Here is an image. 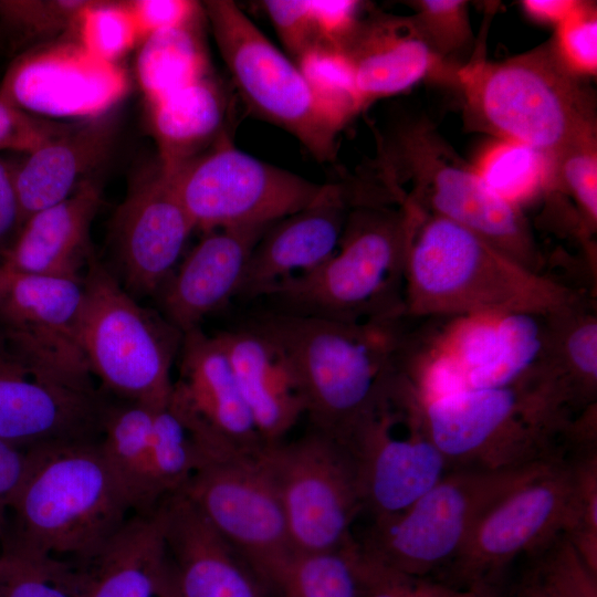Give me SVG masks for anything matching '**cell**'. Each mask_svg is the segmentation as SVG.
Masks as SVG:
<instances>
[{
  "label": "cell",
  "mask_w": 597,
  "mask_h": 597,
  "mask_svg": "<svg viewBox=\"0 0 597 597\" xmlns=\"http://www.w3.org/2000/svg\"><path fill=\"white\" fill-rule=\"evenodd\" d=\"M400 205L407 217V317L557 314L585 298L562 281L519 264L464 227L406 200Z\"/></svg>",
  "instance_id": "1"
},
{
  "label": "cell",
  "mask_w": 597,
  "mask_h": 597,
  "mask_svg": "<svg viewBox=\"0 0 597 597\" xmlns=\"http://www.w3.org/2000/svg\"><path fill=\"white\" fill-rule=\"evenodd\" d=\"M1 553L82 566L134 513L97 440L28 449Z\"/></svg>",
  "instance_id": "2"
},
{
  "label": "cell",
  "mask_w": 597,
  "mask_h": 597,
  "mask_svg": "<svg viewBox=\"0 0 597 597\" xmlns=\"http://www.w3.org/2000/svg\"><path fill=\"white\" fill-rule=\"evenodd\" d=\"M407 318L342 322L272 310L250 324L287 356L312 429L347 447L386 399Z\"/></svg>",
  "instance_id": "3"
},
{
  "label": "cell",
  "mask_w": 597,
  "mask_h": 597,
  "mask_svg": "<svg viewBox=\"0 0 597 597\" xmlns=\"http://www.w3.org/2000/svg\"><path fill=\"white\" fill-rule=\"evenodd\" d=\"M449 470L500 471L558 462L576 450L580 409L556 378L420 401Z\"/></svg>",
  "instance_id": "4"
},
{
  "label": "cell",
  "mask_w": 597,
  "mask_h": 597,
  "mask_svg": "<svg viewBox=\"0 0 597 597\" xmlns=\"http://www.w3.org/2000/svg\"><path fill=\"white\" fill-rule=\"evenodd\" d=\"M406 241L400 203L358 205L331 258L274 285L264 297L274 311L342 322L405 317Z\"/></svg>",
  "instance_id": "5"
},
{
  "label": "cell",
  "mask_w": 597,
  "mask_h": 597,
  "mask_svg": "<svg viewBox=\"0 0 597 597\" xmlns=\"http://www.w3.org/2000/svg\"><path fill=\"white\" fill-rule=\"evenodd\" d=\"M379 180L398 199L470 230L534 272L543 260L522 209L495 195L425 119L400 125L381 147ZM400 200V201H401Z\"/></svg>",
  "instance_id": "6"
},
{
  "label": "cell",
  "mask_w": 597,
  "mask_h": 597,
  "mask_svg": "<svg viewBox=\"0 0 597 597\" xmlns=\"http://www.w3.org/2000/svg\"><path fill=\"white\" fill-rule=\"evenodd\" d=\"M469 119L551 159L596 129L593 101L552 43L502 62L474 61L453 73Z\"/></svg>",
  "instance_id": "7"
},
{
  "label": "cell",
  "mask_w": 597,
  "mask_h": 597,
  "mask_svg": "<svg viewBox=\"0 0 597 597\" xmlns=\"http://www.w3.org/2000/svg\"><path fill=\"white\" fill-rule=\"evenodd\" d=\"M83 286L81 335L93 378L115 400L168 406L184 334L160 313L139 305L96 260Z\"/></svg>",
  "instance_id": "8"
},
{
  "label": "cell",
  "mask_w": 597,
  "mask_h": 597,
  "mask_svg": "<svg viewBox=\"0 0 597 597\" xmlns=\"http://www.w3.org/2000/svg\"><path fill=\"white\" fill-rule=\"evenodd\" d=\"M555 463L500 471L449 470L404 512L373 522L357 544L389 568L428 577L449 566L492 505Z\"/></svg>",
  "instance_id": "9"
},
{
  "label": "cell",
  "mask_w": 597,
  "mask_h": 597,
  "mask_svg": "<svg viewBox=\"0 0 597 597\" xmlns=\"http://www.w3.org/2000/svg\"><path fill=\"white\" fill-rule=\"evenodd\" d=\"M202 6L221 57L247 106L295 137L318 161H332L341 129L294 61L233 1L210 0Z\"/></svg>",
  "instance_id": "10"
},
{
  "label": "cell",
  "mask_w": 597,
  "mask_h": 597,
  "mask_svg": "<svg viewBox=\"0 0 597 597\" xmlns=\"http://www.w3.org/2000/svg\"><path fill=\"white\" fill-rule=\"evenodd\" d=\"M258 457L276 490L295 554L333 551L354 540L350 528L363 504L347 447L312 429L291 442L264 443Z\"/></svg>",
  "instance_id": "11"
},
{
  "label": "cell",
  "mask_w": 597,
  "mask_h": 597,
  "mask_svg": "<svg viewBox=\"0 0 597 597\" xmlns=\"http://www.w3.org/2000/svg\"><path fill=\"white\" fill-rule=\"evenodd\" d=\"M166 175L195 229L203 232L272 224L307 207L324 185L242 151L229 134Z\"/></svg>",
  "instance_id": "12"
},
{
  "label": "cell",
  "mask_w": 597,
  "mask_h": 597,
  "mask_svg": "<svg viewBox=\"0 0 597 597\" xmlns=\"http://www.w3.org/2000/svg\"><path fill=\"white\" fill-rule=\"evenodd\" d=\"M258 453L218 455L179 492L273 593L295 553L276 490Z\"/></svg>",
  "instance_id": "13"
},
{
  "label": "cell",
  "mask_w": 597,
  "mask_h": 597,
  "mask_svg": "<svg viewBox=\"0 0 597 597\" xmlns=\"http://www.w3.org/2000/svg\"><path fill=\"white\" fill-rule=\"evenodd\" d=\"M574 480L568 458L512 490L479 520L446 568L459 588L500 582L516 557L534 555L573 526Z\"/></svg>",
  "instance_id": "14"
},
{
  "label": "cell",
  "mask_w": 597,
  "mask_h": 597,
  "mask_svg": "<svg viewBox=\"0 0 597 597\" xmlns=\"http://www.w3.org/2000/svg\"><path fill=\"white\" fill-rule=\"evenodd\" d=\"M83 280L15 274L0 302V339L36 378L96 391L81 335Z\"/></svg>",
  "instance_id": "15"
},
{
  "label": "cell",
  "mask_w": 597,
  "mask_h": 597,
  "mask_svg": "<svg viewBox=\"0 0 597 597\" xmlns=\"http://www.w3.org/2000/svg\"><path fill=\"white\" fill-rule=\"evenodd\" d=\"M347 448L356 465L363 511L373 522L404 512L449 471L411 394L386 399Z\"/></svg>",
  "instance_id": "16"
},
{
  "label": "cell",
  "mask_w": 597,
  "mask_h": 597,
  "mask_svg": "<svg viewBox=\"0 0 597 597\" xmlns=\"http://www.w3.org/2000/svg\"><path fill=\"white\" fill-rule=\"evenodd\" d=\"M128 88L118 63L93 56L74 39L22 52L6 72L0 96L38 117L82 121L109 113Z\"/></svg>",
  "instance_id": "17"
},
{
  "label": "cell",
  "mask_w": 597,
  "mask_h": 597,
  "mask_svg": "<svg viewBox=\"0 0 597 597\" xmlns=\"http://www.w3.org/2000/svg\"><path fill=\"white\" fill-rule=\"evenodd\" d=\"M555 315L502 312L455 317L444 329L442 347L461 369L465 390L562 380Z\"/></svg>",
  "instance_id": "18"
},
{
  "label": "cell",
  "mask_w": 597,
  "mask_h": 597,
  "mask_svg": "<svg viewBox=\"0 0 597 597\" xmlns=\"http://www.w3.org/2000/svg\"><path fill=\"white\" fill-rule=\"evenodd\" d=\"M195 227L158 161L140 174L117 208L111 248L123 287L156 294L175 270Z\"/></svg>",
  "instance_id": "19"
},
{
  "label": "cell",
  "mask_w": 597,
  "mask_h": 597,
  "mask_svg": "<svg viewBox=\"0 0 597 597\" xmlns=\"http://www.w3.org/2000/svg\"><path fill=\"white\" fill-rule=\"evenodd\" d=\"M368 188L326 182L304 209L272 223L255 244L235 298L264 297L274 285L307 273L336 251L353 208L373 201Z\"/></svg>",
  "instance_id": "20"
},
{
  "label": "cell",
  "mask_w": 597,
  "mask_h": 597,
  "mask_svg": "<svg viewBox=\"0 0 597 597\" xmlns=\"http://www.w3.org/2000/svg\"><path fill=\"white\" fill-rule=\"evenodd\" d=\"M170 407L207 442L256 454L264 444L214 335L201 327L184 334Z\"/></svg>",
  "instance_id": "21"
},
{
  "label": "cell",
  "mask_w": 597,
  "mask_h": 597,
  "mask_svg": "<svg viewBox=\"0 0 597 597\" xmlns=\"http://www.w3.org/2000/svg\"><path fill=\"white\" fill-rule=\"evenodd\" d=\"M106 400L34 377L0 339V440L25 450L97 440Z\"/></svg>",
  "instance_id": "22"
},
{
  "label": "cell",
  "mask_w": 597,
  "mask_h": 597,
  "mask_svg": "<svg viewBox=\"0 0 597 597\" xmlns=\"http://www.w3.org/2000/svg\"><path fill=\"white\" fill-rule=\"evenodd\" d=\"M167 576L163 597H270V590L181 492L159 503Z\"/></svg>",
  "instance_id": "23"
},
{
  "label": "cell",
  "mask_w": 597,
  "mask_h": 597,
  "mask_svg": "<svg viewBox=\"0 0 597 597\" xmlns=\"http://www.w3.org/2000/svg\"><path fill=\"white\" fill-rule=\"evenodd\" d=\"M270 226L205 232L156 292L160 314L182 334L199 328L235 298L250 255Z\"/></svg>",
  "instance_id": "24"
},
{
  "label": "cell",
  "mask_w": 597,
  "mask_h": 597,
  "mask_svg": "<svg viewBox=\"0 0 597 597\" xmlns=\"http://www.w3.org/2000/svg\"><path fill=\"white\" fill-rule=\"evenodd\" d=\"M102 203L100 185L87 179L66 199L30 216L1 264L15 274L83 280L94 260L92 222Z\"/></svg>",
  "instance_id": "25"
},
{
  "label": "cell",
  "mask_w": 597,
  "mask_h": 597,
  "mask_svg": "<svg viewBox=\"0 0 597 597\" xmlns=\"http://www.w3.org/2000/svg\"><path fill=\"white\" fill-rule=\"evenodd\" d=\"M214 337L231 364L263 443L283 440L305 415L303 395L284 350L252 324Z\"/></svg>",
  "instance_id": "26"
},
{
  "label": "cell",
  "mask_w": 597,
  "mask_h": 597,
  "mask_svg": "<svg viewBox=\"0 0 597 597\" xmlns=\"http://www.w3.org/2000/svg\"><path fill=\"white\" fill-rule=\"evenodd\" d=\"M365 108L401 93L443 66L411 15L383 12L362 18L342 49Z\"/></svg>",
  "instance_id": "27"
},
{
  "label": "cell",
  "mask_w": 597,
  "mask_h": 597,
  "mask_svg": "<svg viewBox=\"0 0 597 597\" xmlns=\"http://www.w3.org/2000/svg\"><path fill=\"white\" fill-rule=\"evenodd\" d=\"M117 121L107 114L67 124L55 137L14 163L23 223L71 196L109 157Z\"/></svg>",
  "instance_id": "28"
},
{
  "label": "cell",
  "mask_w": 597,
  "mask_h": 597,
  "mask_svg": "<svg viewBox=\"0 0 597 597\" xmlns=\"http://www.w3.org/2000/svg\"><path fill=\"white\" fill-rule=\"evenodd\" d=\"M75 567L80 597H163L167 556L159 505L133 513L95 557Z\"/></svg>",
  "instance_id": "29"
},
{
  "label": "cell",
  "mask_w": 597,
  "mask_h": 597,
  "mask_svg": "<svg viewBox=\"0 0 597 597\" xmlns=\"http://www.w3.org/2000/svg\"><path fill=\"white\" fill-rule=\"evenodd\" d=\"M229 102L223 85L211 73L147 103L157 161L164 172L177 171L229 134Z\"/></svg>",
  "instance_id": "30"
},
{
  "label": "cell",
  "mask_w": 597,
  "mask_h": 597,
  "mask_svg": "<svg viewBox=\"0 0 597 597\" xmlns=\"http://www.w3.org/2000/svg\"><path fill=\"white\" fill-rule=\"evenodd\" d=\"M205 22L207 19L202 9L190 20L153 33L142 41L136 75L147 103L211 74Z\"/></svg>",
  "instance_id": "31"
},
{
  "label": "cell",
  "mask_w": 597,
  "mask_h": 597,
  "mask_svg": "<svg viewBox=\"0 0 597 597\" xmlns=\"http://www.w3.org/2000/svg\"><path fill=\"white\" fill-rule=\"evenodd\" d=\"M156 409L139 402L107 400L103 412L101 448L122 481L134 513L149 512L147 467Z\"/></svg>",
  "instance_id": "32"
},
{
  "label": "cell",
  "mask_w": 597,
  "mask_h": 597,
  "mask_svg": "<svg viewBox=\"0 0 597 597\" xmlns=\"http://www.w3.org/2000/svg\"><path fill=\"white\" fill-rule=\"evenodd\" d=\"M209 460L208 452L169 405L156 409L147 467L149 511L179 492Z\"/></svg>",
  "instance_id": "33"
},
{
  "label": "cell",
  "mask_w": 597,
  "mask_h": 597,
  "mask_svg": "<svg viewBox=\"0 0 597 597\" xmlns=\"http://www.w3.org/2000/svg\"><path fill=\"white\" fill-rule=\"evenodd\" d=\"M273 594L279 597H363L356 540L333 551L295 554Z\"/></svg>",
  "instance_id": "34"
},
{
  "label": "cell",
  "mask_w": 597,
  "mask_h": 597,
  "mask_svg": "<svg viewBox=\"0 0 597 597\" xmlns=\"http://www.w3.org/2000/svg\"><path fill=\"white\" fill-rule=\"evenodd\" d=\"M473 167L495 195L519 208L553 185L552 159L513 140L489 145Z\"/></svg>",
  "instance_id": "35"
},
{
  "label": "cell",
  "mask_w": 597,
  "mask_h": 597,
  "mask_svg": "<svg viewBox=\"0 0 597 597\" xmlns=\"http://www.w3.org/2000/svg\"><path fill=\"white\" fill-rule=\"evenodd\" d=\"M557 363L562 379L582 408L596 405L597 316L584 298L555 315Z\"/></svg>",
  "instance_id": "36"
},
{
  "label": "cell",
  "mask_w": 597,
  "mask_h": 597,
  "mask_svg": "<svg viewBox=\"0 0 597 597\" xmlns=\"http://www.w3.org/2000/svg\"><path fill=\"white\" fill-rule=\"evenodd\" d=\"M316 100L342 130L365 106L342 50L313 45L294 60Z\"/></svg>",
  "instance_id": "37"
},
{
  "label": "cell",
  "mask_w": 597,
  "mask_h": 597,
  "mask_svg": "<svg viewBox=\"0 0 597 597\" xmlns=\"http://www.w3.org/2000/svg\"><path fill=\"white\" fill-rule=\"evenodd\" d=\"M88 0H0V34L14 48L48 43L75 32Z\"/></svg>",
  "instance_id": "38"
},
{
  "label": "cell",
  "mask_w": 597,
  "mask_h": 597,
  "mask_svg": "<svg viewBox=\"0 0 597 597\" xmlns=\"http://www.w3.org/2000/svg\"><path fill=\"white\" fill-rule=\"evenodd\" d=\"M74 39L93 56L118 63L140 42L127 1L88 0L77 19Z\"/></svg>",
  "instance_id": "39"
},
{
  "label": "cell",
  "mask_w": 597,
  "mask_h": 597,
  "mask_svg": "<svg viewBox=\"0 0 597 597\" xmlns=\"http://www.w3.org/2000/svg\"><path fill=\"white\" fill-rule=\"evenodd\" d=\"M0 597H80L76 567L0 552Z\"/></svg>",
  "instance_id": "40"
},
{
  "label": "cell",
  "mask_w": 597,
  "mask_h": 597,
  "mask_svg": "<svg viewBox=\"0 0 597 597\" xmlns=\"http://www.w3.org/2000/svg\"><path fill=\"white\" fill-rule=\"evenodd\" d=\"M553 185L558 184L575 200L583 228L595 231L597 224V143L591 129L552 157Z\"/></svg>",
  "instance_id": "41"
},
{
  "label": "cell",
  "mask_w": 597,
  "mask_h": 597,
  "mask_svg": "<svg viewBox=\"0 0 597 597\" xmlns=\"http://www.w3.org/2000/svg\"><path fill=\"white\" fill-rule=\"evenodd\" d=\"M575 493V515L568 538L597 575V449H582L568 457Z\"/></svg>",
  "instance_id": "42"
},
{
  "label": "cell",
  "mask_w": 597,
  "mask_h": 597,
  "mask_svg": "<svg viewBox=\"0 0 597 597\" xmlns=\"http://www.w3.org/2000/svg\"><path fill=\"white\" fill-rule=\"evenodd\" d=\"M532 556L530 569L556 597H597V575L566 534Z\"/></svg>",
  "instance_id": "43"
},
{
  "label": "cell",
  "mask_w": 597,
  "mask_h": 597,
  "mask_svg": "<svg viewBox=\"0 0 597 597\" xmlns=\"http://www.w3.org/2000/svg\"><path fill=\"white\" fill-rule=\"evenodd\" d=\"M412 6L411 18L439 57L459 52L472 41L467 1L420 0Z\"/></svg>",
  "instance_id": "44"
},
{
  "label": "cell",
  "mask_w": 597,
  "mask_h": 597,
  "mask_svg": "<svg viewBox=\"0 0 597 597\" xmlns=\"http://www.w3.org/2000/svg\"><path fill=\"white\" fill-rule=\"evenodd\" d=\"M363 597H473L474 588H459L442 580L408 575L364 554L359 546Z\"/></svg>",
  "instance_id": "45"
},
{
  "label": "cell",
  "mask_w": 597,
  "mask_h": 597,
  "mask_svg": "<svg viewBox=\"0 0 597 597\" xmlns=\"http://www.w3.org/2000/svg\"><path fill=\"white\" fill-rule=\"evenodd\" d=\"M552 46L563 64L575 75H595L597 71V14L591 3L578 8L556 25Z\"/></svg>",
  "instance_id": "46"
},
{
  "label": "cell",
  "mask_w": 597,
  "mask_h": 597,
  "mask_svg": "<svg viewBox=\"0 0 597 597\" xmlns=\"http://www.w3.org/2000/svg\"><path fill=\"white\" fill-rule=\"evenodd\" d=\"M66 125L31 115L0 96V151L30 154L60 134Z\"/></svg>",
  "instance_id": "47"
},
{
  "label": "cell",
  "mask_w": 597,
  "mask_h": 597,
  "mask_svg": "<svg viewBox=\"0 0 597 597\" xmlns=\"http://www.w3.org/2000/svg\"><path fill=\"white\" fill-rule=\"evenodd\" d=\"M262 8L293 61L316 44L310 0H265Z\"/></svg>",
  "instance_id": "48"
},
{
  "label": "cell",
  "mask_w": 597,
  "mask_h": 597,
  "mask_svg": "<svg viewBox=\"0 0 597 597\" xmlns=\"http://www.w3.org/2000/svg\"><path fill=\"white\" fill-rule=\"evenodd\" d=\"M310 8L316 44L339 50L362 19V2L356 0H310Z\"/></svg>",
  "instance_id": "49"
},
{
  "label": "cell",
  "mask_w": 597,
  "mask_h": 597,
  "mask_svg": "<svg viewBox=\"0 0 597 597\" xmlns=\"http://www.w3.org/2000/svg\"><path fill=\"white\" fill-rule=\"evenodd\" d=\"M139 44L158 31L179 25L203 9L202 3L191 0H129Z\"/></svg>",
  "instance_id": "50"
},
{
  "label": "cell",
  "mask_w": 597,
  "mask_h": 597,
  "mask_svg": "<svg viewBox=\"0 0 597 597\" xmlns=\"http://www.w3.org/2000/svg\"><path fill=\"white\" fill-rule=\"evenodd\" d=\"M29 451L0 440V546L4 540L10 509L23 481Z\"/></svg>",
  "instance_id": "51"
},
{
  "label": "cell",
  "mask_w": 597,
  "mask_h": 597,
  "mask_svg": "<svg viewBox=\"0 0 597 597\" xmlns=\"http://www.w3.org/2000/svg\"><path fill=\"white\" fill-rule=\"evenodd\" d=\"M14 172V163L0 156V264L23 224Z\"/></svg>",
  "instance_id": "52"
},
{
  "label": "cell",
  "mask_w": 597,
  "mask_h": 597,
  "mask_svg": "<svg viewBox=\"0 0 597 597\" xmlns=\"http://www.w3.org/2000/svg\"><path fill=\"white\" fill-rule=\"evenodd\" d=\"M579 3L580 1L576 0H525L522 7L532 19L556 27L570 15Z\"/></svg>",
  "instance_id": "53"
},
{
  "label": "cell",
  "mask_w": 597,
  "mask_h": 597,
  "mask_svg": "<svg viewBox=\"0 0 597 597\" xmlns=\"http://www.w3.org/2000/svg\"><path fill=\"white\" fill-rule=\"evenodd\" d=\"M509 597H556L538 578L528 569L514 593Z\"/></svg>",
  "instance_id": "54"
},
{
  "label": "cell",
  "mask_w": 597,
  "mask_h": 597,
  "mask_svg": "<svg viewBox=\"0 0 597 597\" xmlns=\"http://www.w3.org/2000/svg\"><path fill=\"white\" fill-rule=\"evenodd\" d=\"M473 588H474L473 597H509V593L504 589L501 580L483 583V584L473 586Z\"/></svg>",
  "instance_id": "55"
},
{
  "label": "cell",
  "mask_w": 597,
  "mask_h": 597,
  "mask_svg": "<svg viewBox=\"0 0 597 597\" xmlns=\"http://www.w3.org/2000/svg\"><path fill=\"white\" fill-rule=\"evenodd\" d=\"M13 273L0 264V302L6 295L10 283L12 281Z\"/></svg>",
  "instance_id": "56"
}]
</instances>
